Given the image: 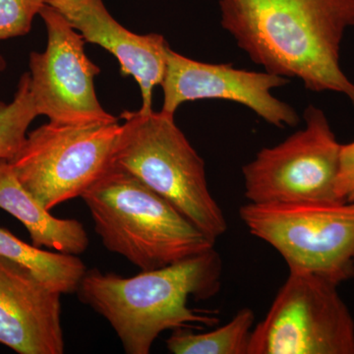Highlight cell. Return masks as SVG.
<instances>
[{"instance_id":"6","label":"cell","mask_w":354,"mask_h":354,"mask_svg":"<svg viewBox=\"0 0 354 354\" xmlns=\"http://www.w3.org/2000/svg\"><path fill=\"white\" fill-rule=\"evenodd\" d=\"M120 131L118 121L88 125L48 122L29 133L9 162L21 184L50 211L82 196L111 167Z\"/></svg>"},{"instance_id":"20","label":"cell","mask_w":354,"mask_h":354,"mask_svg":"<svg viewBox=\"0 0 354 354\" xmlns=\"http://www.w3.org/2000/svg\"><path fill=\"white\" fill-rule=\"evenodd\" d=\"M353 202H354V198H353Z\"/></svg>"},{"instance_id":"2","label":"cell","mask_w":354,"mask_h":354,"mask_svg":"<svg viewBox=\"0 0 354 354\" xmlns=\"http://www.w3.org/2000/svg\"><path fill=\"white\" fill-rule=\"evenodd\" d=\"M223 263L215 248L131 278L87 270L76 293L104 317L125 353L149 354L165 330H203L220 322L218 310L191 308L221 290Z\"/></svg>"},{"instance_id":"3","label":"cell","mask_w":354,"mask_h":354,"mask_svg":"<svg viewBox=\"0 0 354 354\" xmlns=\"http://www.w3.org/2000/svg\"><path fill=\"white\" fill-rule=\"evenodd\" d=\"M81 198L104 246L141 271L174 264L215 246L171 203L114 162Z\"/></svg>"},{"instance_id":"11","label":"cell","mask_w":354,"mask_h":354,"mask_svg":"<svg viewBox=\"0 0 354 354\" xmlns=\"http://www.w3.org/2000/svg\"><path fill=\"white\" fill-rule=\"evenodd\" d=\"M62 295L0 256V344L19 354H64Z\"/></svg>"},{"instance_id":"12","label":"cell","mask_w":354,"mask_h":354,"mask_svg":"<svg viewBox=\"0 0 354 354\" xmlns=\"http://www.w3.org/2000/svg\"><path fill=\"white\" fill-rule=\"evenodd\" d=\"M86 43L109 51L120 65L121 73L138 83L141 111L153 109V91L164 79L169 48L160 34L138 35L128 31L109 12L102 0H48Z\"/></svg>"},{"instance_id":"5","label":"cell","mask_w":354,"mask_h":354,"mask_svg":"<svg viewBox=\"0 0 354 354\" xmlns=\"http://www.w3.org/2000/svg\"><path fill=\"white\" fill-rule=\"evenodd\" d=\"M239 215L290 271L310 272L337 286L354 279V202L247 203Z\"/></svg>"},{"instance_id":"8","label":"cell","mask_w":354,"mask_h":354,"mask_svg":"<svg viewBox=\"0 0 354 354\" xmlns=\"http://www.w3.org/2000/svg\"><path fill=\"white\" fill-rule=\"evenodd\" d=\"M305 127L264 148L242 167L244 195L253 204L341 201L337 198L341 145L322 109H305Z\"/></svg>"},{"instance_id":"16","label":"cell","mask_w":354,"mask_h":354,"mask_svg":"<svg viewBox=\"0 0 354 354\" xmlns=\"http://www.w3.org/2000/svg\"><path fill=\"white\" fill-rule=\"evenodd\" d=\"M37 116L29 72H26L21 76L12 101L0 102V160H10L17 155Z\"/></svg>"},{"instance_id":"4","label":"cell","mask_w":354,"mask_h":354,"mask_svg":"<svg viewBox=\"0 0 354 354\" xmlns=\"http://www.w3.org/2000/svg\"><path fill=\"white\" fill-rule=\"evenodd\" d=\"M113 162L145 183L213 242L225 234L223 209L212 196L206 165L174 114L125 111Z\"/></svg>"},{"instance_id":"1","label":"cell","mask_w":354,"mask_h":354,"mask_svg":"<svg viewBox=\"0 0 354 354\" xmlns=\"http://www.w3.org/2000/svg\"><path fill=\"white\" fill-rule=\"evenodd\" d=\"M220 7L221 27L266 72L344 95L354 106V83L339 62L354 0H220Z\"/></svg>"},{"instance_id":"13","label":"cell","mask_w":354,"mask_h":354,"mask_svg":"<svg viewBox=\"0 0 354 354\" xmlns=\"http://www.w3.org/2000/svg\"><path fill=\"white\" fill-rule=\"evenodd\" d=\"M0 209L21 221L34 246L77 256L87 250L88 236L82 223L50 215L21 184L7 160H0Z\"/></svg>"},{"instance_id":"17","label":"cell","mask_w":354,"mask_h":354,"mask_svg":"<svg viewBox=\"0 0 354 354\" xmlns=\"http://www.w3.org/2000/svg\"><path fill=\"white\" fill-rule=\"evenodd\" d=\"M46 4L48 0H0V41L27 35Z\"/></svg>"},{"instance_id":"19","label":"cell","mask_w":354,"mask_h":354,"mask_svg":"<svg viewBox=\"0 0 354 354\" xmlns=\"http://www.w3.org/2000/svg\"><path fill=\"white\" fill-rule=\"evenodd\" d=\"M7 64L6 60L4 59V57L2 55H0V74L6 69Z\"/></svg>"},{"instance_id":"7","label":"cell","mask_w":354,"mask_h":354,"mask_svg":"<svg viewBox=\"0 0 354 354\" xmlns=\"http://www.w3.org/2000/svg\"><path fill=\"white\" fill-rule=\"evenodd\" d=\"M248 354H354V319L337 286L290 271L253 328Z\"/></svg>"},{"instance_id":"9","label":"cell","mask_w":354,"mask_h":354,"mask_svg":"<svg viewBox=\"0 0 354 354\" xmlns=\"http://www.w3.org/2000/svg\"><path fill=\"white\" fill-rule=\"evenodd\" d=\"M48 32L43 53L30 55V86L39 115L62 125L118 122L97 100L95 77L101 69L87 57L85 39L53 7L41 11Z\"/></svg>"},{"instance_id":"18","label":"cell","mask_w":354,"mask_h":354,"mask_svg":"<svg viewBox=\"0 0 354 354\" xmlns=\"http://www.w3.org/2000/svg\"><path fill=\"white\" fill-rule=\"evenodd\" d=\"M337 198L353 202L354 198V141L341 145L339 174L337 178Z\"/></svg>"},{"instance_id":"14","label":"cell","mask_w":354,"mask_h":354,"mask_svg":"<svg viewBox=\"0 0 354 354\" xmlns=\"http://www.w3.org/2000/svg\"><path fill=\"white\" fill-rule=\"evenodd\" d=\"M0 256L32 272L44 285L62 295L76 292L87 268L77 255L50 252L21 241L0 227Z\"/></svg>"},{"instance_id":"15","label":"cell","mask_w":354,"mask_h":354,"mask_svg":"<svg viewBox=\"0 0 354 354\" xmlns=\"http://www.w3.org/2000/svg\"><path fill=\"white\" fill-rule=\"evenodd\" d=\"M255 314L242 308L225 325L200 334L198 330H174L167 339L174 354H248Z\"/></svg>"},{"instance_id":"10","label":"cell","mask_w":354,"mask_h":354,"mask_svg":"<svg viewBox=\"0 0 354 354\" xmlns=\"http://www.w3.org/2000/svg\"><path fill=\"white\" fill-rule=\"evenodd\" d=\"M288 83V78L269 72L196 62L169 48L160 84L164 92L162 111L174 115L186 102L225 100L247 106L274 127H295L300 120L297 111L272 94V88Z\"/></svg>"}]
</instances>
